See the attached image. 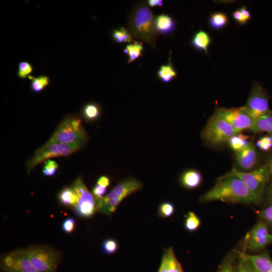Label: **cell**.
Returning a JSON list of instances; mask_svg holds the SVG:
<instances>
[{"label": "cell", "mask_w": 272, "mask_h": 272, "mask_svg": "<svg viewBox=\"0 0 272 272\" xmlns=\"http://www.w3.org/2000/svg\"><path fill=\"white\" fill-rule=\"evenodd\" d=\"M216 200L245 205L258 202L245 184L239 177L226 174L219 177L214 186L199 198L201 202Z\"/></svg>", "instance_id": "obj_1"}, {"label": "cell", "mask_w": 272, "mask_h": 272, "mask_svg": "<svg viewBox=\"0 0 272 272\" xmlns=\"http://www.w3.org/2000/svg\"><path fill=\"white\" fill-rule=\"evenodd\" d=\"M155 16L149 6L140 3L131 10L128 20V30L133 38L144 41L155 48L158 34L154 26Z\"/></svg>", "instance_id": "obj_2"}, {"label": "cell", "mask_w": 272, "mask_h": 272, "mask_svg": "<svg viewBox=\"0 0 272 272\" xmlns=\"http://www.w3.org/2000/svg\"><path fill=\"white\" fill-rule=\"evenodd\" d=\"M142 187L143 183L133 177L121 180L107 195L96 199L97 212L110 217L124 198L139 191Z\"/></svg>", "instance_id": "obj_3"}, {"label": "cell", "mask_w": 272, "mask_h": 272, "mask_svg": "<svg viewBox=\"0 0 272 272\" xmlns=\"http://www.w3.org/2000/svg\"><path fill=\"white\" fill-rule=\"evenodd\" d=\"M237 133L230 123L214 112L202 129L200 138L206 144L217 147L228 142Z\"/></svg>", "instance_id": "obj_4"}, {"label": "cell", "mask_w": 272, "mask_h": 272, "mask_svg": "<svg viewBox=\"0 0 272 272\" xmlns=\"http://www.w3.org/2000/svg\"><path fill=\"white\" fill-rule=\"evenodd\" d=\"M26 253L38 272H55L61 253L49 246L32 245L24 248Z\"/></svg>", "instance_id": "obj_5"}, {"label": "cell", "mask_w": 272, "mask_h": 272, "mask_svg": "<svg viewBox=\"0 0 272 272\" xmlns=\"http://www.w3.org/2000/svg\"><path fill=\"white\" fill-rule=\"evenodd\" d=\"M88 139L87 133L81 120L75 117H67L59 124L49 142L63 144H84Z\"/></svg>", "instance_id": "obj_6"}, {"label": "cell", "mask_w": 272, "mask_h": 272, "mask_svg": "<svg viewBox=\"0 0 272 272\" xmlns=\"http://www.w3.org/2000/svg\"><path fill=\"white\" fill-rule=\"evenodd\" d=\"M226 175H234L239 177L258 202L261 200L266 185L270 178V169L267 164L262 165L249 172L233 169Z\"/></svg>", "instance_id": "obj_7"}, {"label": "cell", "mask_w": 272, "mask_h": 272, "mask_svg": "<svg viewBox=\"0 0 272 272\" xmlns=\"http://www.w3.org/2000/svg\"><path fill=\"white\" fill-rule=\"evenodd\" d=\"M83 144H63L47 142L38 149L26 164L28 173L38 164L50 158L56 157L67 156L80 149Z\"/></svg>", "instance_id": "obj_8"}, {"label": "cell", "mask_w": 272, "mask_h": 272, "mask_svg": "<svg viewBox=\"0 0 272 272\" xmlns=\"http://www.w3.org/2000/svg\"><path fill=\"white\" fill-rule=\"evenodd\" d=\"M72 186L78 196L77 203L73 209L75 214L83 218L92 217L97 212L96 200L85 185L82 177H78Z\"/></svg>", "instance_id": "obj_9"}, {"label": "cell", "mask_w": 272, "mask_h": 272, "mask_svg": "<svg viewBox=\"0 0 272 272\" xmlns=\"http://www.w3.org/2000/svg\"><path fill=\"white\" fill-rule=\"evenodd\" d=\"M3 272H38L33 265L24 248L17 249L1 258Z\"/></svg>", "instance_id": "obj_10"}, {"label": "cell", "mask_w": 272, "mask_h": 272, "mask_svg": "<svg viewBox=\"0 0 272 272\" xmlns=\"http://www.w3.org/2000/svg\"><path fill=\"white\" fill-rule=\"evenodd\" d=\"M247 112L254 119L271 112L268 107V97L264 89L258 83H254L247 103L244 106Z\"/></svg>", "instance_id": "obj_11"}, {"label": "cell", "mask_w": 272, "mask_h": 272, "mask_svg": "<svg viewBox=\"0 0 272 272\" xmlns=\"http://www.w3.org/2000/svg\"><path fill=\"white\" fill-rule=\"evenodd\" d=\"M215 113L230 123L237 133L244 129H251L254 123V119L247 112L244 106L218 108Z\"/></svg>", "instance_id": "obj_12"}, {"label": "cell", "mask_w": 272, "mask_h": 272, "mask_svg": "<svg viewBox=\"0 0 272 272\" xmlns=\"http://www.w3.org/2000/svg\"><path fill=\"white\" fill-rule=\"evenodd\" d=\"M268 227L265 222H258L250 231L246 238V247L251 251L261 250L270 243Z\"/></svg>", "instance_id": "obj_13"}, {"label": "cell", "mask_w": 272, "mask_h": 272, "mask_svg": "<svg viewBox=\"0 0 272 272\" xmlns=\"http://www.w3.org/2000/svg\"><path fill=\"white\" fill-rule=\"evenodd\" d=\"M258 157V152L251 142L246 148L236 153V161L238 167L242 171L253 168L256 165Z\"/></svg>", "instance_id": "obj_14"}, {"label": "cell", "mask_w": 272, "mask_h": 272, "mask_svg": "<svg viewBox=\"0 0 272 272\" xmlns=\"http://www.w3.org/2000/svg\"><path fill=\"white\" fill-rule=\"evenodd\" d=\"M158 272H183L172 247L164 249Z\"/></svg>", "instance_id": "obj_15"}, {"label": "cell", "mask_w": 272, "mask_h": 272, "mask_svg": "<svg viewBox=\"0 0 272 272\" xmlns=\"http://www.w3.org/2000/svg\"><path fill=\"white\" fill-rule=\"evenodd\" d=\"M257 272H272V259L266 252L259 254L249 255L245 253Z\"/></svg>", "instance_id": "obj_16"}, {"label": "cell", "mask_w": 272, "mask_h": 272, "mask_svg": "<svg viewBox=\"0 0 272 272\" xmlns=\"http://www.w3.org/2000/svg\"><path fill=\"white\" fill-rule=\"evenodd\" d=\"M154 26L158 35H168L173 32L176 24L172 17L168 15L162 14L155 16Z\"/></svg>", "instance_id": "obj_17"}, {"label": "cell", "mask_w": 272, "mask_h": 272, "mask_svg": "<svg viewBox=\"0 0 272 272\" xmlns=\"http://www.w3.org/2000/svg\"><path fill=\"white\" fill-rule=\"evenodd\" d=\"M202 176L200 173L194 169H189L183 172L180 178V184L186 189H194L200 184Z\"/></svg>", "instance_id": "obj_18"}, {"label": "cell", "mask_w": 272, "mask_h": 272, "mask_svg": "<svg viewBox=\"0 0 272 272\" xmlns=\"http://www.w3.org/2000/svg\"><path fill=\"white\" fill-rule=\"evenodd\" d=\"M57 197L61 205L72 210L77 203L78 196L72 185L62 188L58 193Z\"/></svg>", "instance_id": "obj_19"}, {"label": "cell", "mask_w": 272, "mask_h": 272, "mask_svg": "<svg viewBox=\"0 0 272 272\" xmlns=\"http://www.w3.org/2000/svg\"><path fill=\"white\" fill-rule=\"evenodd\" d=\"M191 42L195 49L208 54V47L211 43V39L208 33L200 30L193 35Z\"/></svg>", "instance_id": "obj_20"}, {"label": "cell", "mask_w": 272, "mask_h": 272, "mask_svg": "<svg viewBox=\"0 0 272 272\" xmlns=\"http://www.w3.org/2000/svg\"><path fill=\"white\" fill-rule=\"evenodd\" d=\"M250 130L254 132L266 131L272 135V111L254 119V123Z\"/></svg>", "instance_id": "obj_21"}, {"label": "cell", "mask_w": 272, "mask_h": 272, "mask_svg": "<svg viewBox=\"0 0 272 272\" xmlns=\"http://www.w3.org/2000/svg\"><path fill=\"white\" fill-rule=\"evenodd\" d=\"M250 136L241 132L232 136L228 141L230 148L235 152H240L246 148L250 144Z\"/></svg>", "instance_id": "obj_22"}, {"label": "cell", "mask_w": 272, "mask_h": 272, "mask_svg": "<svg viewBox=\"0 0 272 272\" xmlns=\"http://www.w3.org/2000/svg\"><path fill=\"white\" fill-rule=\"evenodd\" d=\"M144 49V44L141 41H133L131 43L127 44L123 52L127 55L128 63H130L142 56Z\"/></svg>", "instance_id": "obj_23"}, {"label": "cell", "mask_w": 272, "mask_h": 272, "mask_svg": "<svg viewBox=\"0 0 272 272\" xmlns=\"http://www.w3.org/2000/svg\"><path fill=\"white\" fill-rule=\"evenodd\" d=\"M176 70L171 62L161 65L157 72V77L162 82L169 83L172 81L177 76Z\"/></svg>", "instance_id": "obj_24"}, {"label": "cell", "mask_w": 272, "mask_h": 272, "mask_svg": "<svg viewBox=\"0 0 272 272\" xmlns=\"http://www.w3.org/2000/svg\"><path fill=\"white\" fill-rule=\"evenodd\" d=\"M82 114L86 120L93 121L99 118L101 114V109L97 103H89L83 107Z\"/></svg>", "instance_id": "obj_25"}, {"label": "cell", "mask_w": 272, "mask_h": 272, "mask_svg": "<svg viewBox=\"0 0 272 272\" xmlns=\"http://www.w3.org/2000/svg\"><path fill=\"white\" fill-rule=\"evenodd\" d=\"M234 272L257 271L252 263L246 257L245 253L238 251V260L235 266Z\"/></svg>", "instance_id": "obj_26"}, {"label": "cell", "mask_w": 272, "mask_h": 272, "mask_svg": "<svg viewBox=\"0 0 272 272\" xmlns=\"http://www.w3.org/2000/svg\"><path fill=\"white\" fill-rule=\"evenodd\" d=\"M228 22L227 15L222 12L212 14L209 19V25L213 29L219 30L225 27Z\"/></svg>", "instance_id": "obj_27"}, {"label": "cell", "mask_w": 272, "mask_h": 272, "mask_svg": "<svg viewBox=\"0 0 272 272\" xmlns=\"http://www.w3.org/2000/svg\"><path fill=\"white\" fill-rule=\"evenodd\" d=\"M112 38L117 43H130L133 41V38L128 29L120 27L112 32Z\"/></svg>", "instance_id": "obj_28"}, {"label": "cell", "mask_w": 272, "mask_h": 272, "mask_svg": "<svg viewBox=\"0 0 272 272\" xmlns=\"http://www.w3.org/2000/svg\"><path fill=\"white\" fill-rule=\"evenodd\" d=\"M237 257V251L228 253L223 260L218 272H234V263Z\"/></svg>", "instance_id": "obj_29"}, {"label": "cell", "mask_w": 272, "mask_h": 272, "mask_svg": "<svg viewBox=\"0 0 272 272\" xmlns=\"http://www.w3.org/2000/svg\"><path fill=\"white\" fill-rule=\"evenodd\" d=\"M28 77L31 80V88L34 92H41L49 83V78L47 76L34 77L30 75Z\"/></svg>", "instance_id": "obj_30"}, {"label": "cell", "mask_w": 272, "mask_h": 272, "mask_svg": "<svg viewBox=\"0 0 272 272\" xmlns=\"http://www.w3.org/2000/svg\"><path fill=\"white\" fill-rule=\"evenodd\" d=\"M200 225V220L193 212H189L186 217L184 227L186 230L193 232L196 230Z\"/></svg>", "instance_id": "obj_31"}, {"label": "cell", "mask_w": 272, "mask_h": 272, "mask_svg": "<svg viewBox=\"0 0 272 272\" xmlns=\"http://www.w3.org/2000/svg\"><path fill=\"white\" fill-rule=\"evenodd\" d=\"M174 210L175 207L172 202H163L159 207L158 216L161 218H168L173 214Z\"/></svg>", "instance_id": "obj_32"}, {"label": "cell", "mask_w": 272, "mask_h": 272, "mask_svg": "<svg viewBox=\"0 0 272 272\" xmlns=\"http://www.w3.org/2000/svg\"><path fill=\"white\" fill-rule=\"evenodd\" d=\"M118 247L116 240L112 238H107L103 241L101 244V249L103 252L107 254L115 253Z\"/></svg>", "instance_id": "obj_33"}, {"label": "cell", "mask_w": 272, "mask_h": 272, "mask_svg": "<svg viewBox=\"0 0 272 272\" xmlns=\"http://www.w3.org/2000/svg\"><path fill=\"white\" fill-rule=\"evenodd\" d=\"M58 167V164L54 161L50 159L46 160L42 170L43 174L45 176H53L56 173Z\"/></svg>", "instance_id": "obj_34"}, {"label": "cell", "mask_w": 272, "mask_h": 272, "mask_svg": "<svg viewBox=\"0 0 272 272\" xmlns=\"http://www.w3.org/2000/svg\"><path fill=\"white\" fill-rule=\"evenodd\" d=\"M33 71L31 63L27 61L20 62L18 66V76L20 78L25 79Z\"/></svg>", "instance_id": "obj_35"}, {"label": "cell", "mask_w": 272, "mask_h": 272, "mask_svg": "<svg viewBox=\"0 0 272 272\" xmlns=\"http://www.w3.org/2000/svg\"><path fill=\"white\" fill-rule=\"evenodd\" d=\"M256 145L262 151H268L272 147V135L269 134L261 137L257 141Z\"/></svg>", "instance_id": "obj_36"}, {"label": "cell", "mask_w": 272, "mask_h": 272, "mask_svg": "<svg viewBox=\"0 0 272 272\" xmlns=\"http://www.w3.org/2000/svg\"><path fill=\"white\" fill-rule=\"evenodd\" d=\"M76 227V220L73 218H67L64 219L62 223V230L66 234L73 232Z\"/></svg>", "instance_id": "obj_37"}, {"label": "cell", "mask_w": 272, "mask_h": 272, "mask_svg": "<svg viewBox=\"0 0 272 272\" xmlns=\"http://www.w3.org/2000/svg\"><path fill=\"white\" fill-rule=\"evenodd\" d=\"M258 216L265 222L272 226V203L266 209L260 211Z\"/></svg>", "instance_id": "obj_38"}, {"label": "cell", "mask_w": 272, "mask_h": 272, "mask_svg": "<svg viewBox=\"0 0 272 272\" xmlns=\"http://www.w3.org/2000/svg\"><path fill=\"white\" fill-rule=\"evenodd\" d=\"M107 188L102 185L96 184L92 188V194L96 199H99L103 196L106 193Z\"/></svg>", "instance_id": "obj_39"}, {"label": "cell", "mask_w": 272, "mask_h": 272, "mask_svg": "<svg viewBox=\"0 0 272 272\" xmlns=\"http://www.w3.org/2000/svg\"><path fill=\"white\" fill-rule=\"evenodd\" d=\"M266 164L269 168L270 172L271 183L267 192V201L270 205L272 203V157L269 159Z\"/></svg>", "instance_id": "obj_40"}, {"label": "cell", "mask_w": 272, "mask_h": 272, "mask_svg": "<svg viewBox=\"0 0 272 272\" xmlns=\"http://www.w3.org/2000/svg\"><path fill=\"white\" fill-rule=\"evenodd\" d=\"M234 19L240 24H245L247 22V21L243 16L239 10L235 11L232 14Z\"/></svg>", "instance_id": "obj_41"}, {"label": "cell", "mask_w": 272, "mask_h": 272, "mask_svg": "<svg viewBox=\"0 0 272 272\" xmlns=\"http://www.w3.org/2000/svg\"><path fill=\"white\" fill-rule=\"evenodd\" d=\"M110 182L109 178L107 176L103 175L98 179L96 184L107 188L110 184Z\"/></svg>", "instance_id": "obj_42"}, {"label": "cell", "mask_w": 272, "mask_h": 272, "mask_svg": "<svg viewBox=\"0 0 272 272\" xmlns=\"http://www.w3.org/2000/svg\"><path fill=\"white\" fill-rule=\"evenodd\" d=\"M239 10L247 22L251 18V14L246 7H241Z\"/></svg>", "instance_id": "obj_43"}, {"label": "cell", "mask_w": 272, "mask_h": 272, "mask_svg": "<svg viewBox=\"0 0 272 272\" xmlns=\"http://www.w3.org/2000/svg\"><path fill=\"white\" fill-rule=\"evenodd\" d=\"M147 5L151 7H160L163 5V1L162 0H148L147 1Z\"/></svg>", "instance_id": "obj_44"}, {"label": "cell", "mask_w": 272, "mask_h": 272, "mask_svg": "<svg viewBox=\"0 0 272 272\" xmlns=\"http://www.w3.org/2000/svg\"><path fill=\"white\" fill-rule=\"evenodd\" d=\"M269 240H270V242H272V234H269Z\"/></svg>", "instance_id": "obj_45"}, {"label": "cell", "mask_w": 272, "mask_h": 272, "mask_svg": "<svg viewBox=\"0 0 272 272\" xmlns=\"http://www.w3.org/2000/svg\"></svg>", "instance_id": "obj_46"}]
</instances>
